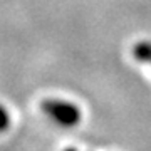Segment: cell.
Masks as SVG:
<instances>
[{"instance_id":"6da1fadb","label":"cell","mask_w":151,"mask_h":151,"mask_svg":"<svg viewBox=\"0 0 151 151\" xmlns=\"http://www.w3.org/2000/svg\"><path fill=\"white\" fill-rule=\"evenodd\" d=\"M40 108L49 118H52L57 124L65 126V128H72L81 121V109L76 104L62 101V99H54V97L42 99Z\"/></svg>"},{"instance_id":"7a4b0ae2","label":"cell","mask_w":151,"mask_h":151,"mask_svg":"<svg viewBox=\"0 0 151 151\" xmlns=\"http://www.w3.org/2000/svg\"><path fill=\"white\" fill-rule=\"evenodd\" d=\"M133 55L138 62L151 65V42L148 40H141L133 45Z\"/></svg>"},{"instance_id":"3957f363","label":"cell","mask_w":151,"mask_h":151,"mask_svg":"<svg viewBox=\"0 0 151 151\" xmlns=\"http://www.w3.org/2000/svg\"><path fill=\"white\" fill-rule=\"evenodd\" d=\"M10 124V118H9V113L0 106V131H5Z\"/></svg>"},{"instance_id":"277c9868","label":"cell","mask_w":151,"mask_h":151,"mask_svg":"<svg viewBox=\"0 0 151 151\" xmlns=\"http://www.w3.org/2000/svg\"><path fill=\"white\" fill-rule=\"evenodd\" d=\"M65 151H77V150H74V148H69V150H65Z\"/></svg>"}]
</instances>
